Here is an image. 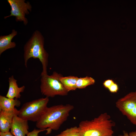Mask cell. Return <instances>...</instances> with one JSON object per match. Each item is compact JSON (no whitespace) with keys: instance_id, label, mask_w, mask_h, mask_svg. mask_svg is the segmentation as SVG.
I'll return each instance as SVG.
<instances>
[{"instance_id":"10","label":"cell","mask_w":136,"mask_h":136,"mask_svg":"<svg viewBox=\"0 0 136 136\" xmlns=\"http://www.w3.org/2000/svg\"><path fill=\"white\" fill-rule=\"evenodd\" d=\"M9 88L6 97L11 99L20 98L21 96L20 93L24 92L25 87L24 86L19 87L17 83V80L12 76L9 78Z\"/></svg>"},{"instance_id":"22","label":"cell","mask_w":136,"mask_h":136,"mask_svg":"<svg viewBox=\"0 0 136 136\" xmlns=\"http://www.w3.org/2000/svg\"><path fill=\"white\" fill-rule=\"evenodd\" d=\"M111 136H114V135H111Z\"/></svg>"},{"instance_id":"7","label":"cell","mask_w":136,"mask_h":136,"mask_svg":"<svg viewBox=\"0 0 136 136\" xmlns=\"http://www.w3.org/2000/svg\"><path fill=\"white\" fill-rule=\"evenodd\" d=\"M7 2L11 7L10 14L5 16L6 18L11 16L15 17L17 22H23L25 25L28 23L27 19L25 15L29 14V11L31 12L32 6L29 2H25V0H7Z\"/></svg>"},{"instance_id":"19","label":"cell","mask_w":136,"mask_h":136,"mask_svg":"<svg viewBox=\"0 0 136 136\" xmlns=\"http://www.w3.org/2000/svg\"><path fill=\"white\" fill-rule=\"evenodd\" d=\"M0 136H14L10 132L3 133L0 132Z\"/></svg>"},{"instance_id":"6","label":"cell","mask_w":136,"mask_h":136,"mask_svg":"<svg viewBox=\"0 0 136 136\" xmlns=\"http://www.w3.org/2000/svg\"><path fill=\"white\" fill-rule=\"evenodd\" d=\"M116 105L123 115L136 125V91L130 92L118 99Z\"/></svg>"},{"instance_id":"5","label":"cell","mask_w":136,"mask_h":136,"mask_svg":"<svg viewBox=\"0 0 136 136\" xmlns=\"http://www.w3.org/2000/svg\"><path fill=\"white\" fill-rule=\"evenodd\" d=\"M49 98H42L26 102L19 110L18 116L24 119L36 122L48 107Z\"/></svg>"},{"instance_id":"20","label":"cell","mask_w":136,"mask_h":136,"mask_svg":"<svg viewBox=\"0 0 136 136\" xmlns=\"http://www.w3.org/2000/svg\"><path fill=\"white\" fill-rule=\"evenodd\" d=\"M128 135L129 136H136V130L130 132Z\"/></svg>"},{"instance_id":"14","label":"cell","mask_w":136,"mask_h":136,"mask_svg":"<svg viewBox=\"0 0 136 136\" xmlns=\"http://www.w3.org/2000/svg\"><path fill=\"white\" fill-rule=\"evenodd\" d=\"M95 82V80L92 78L88 76L78 78L76 83L77 88L82 89L93 85Z\"/></svg>"},{"instance_id":"11","label":"cell","mask_w":136,"mask_h":136,"mask_svg":"<svg viewBox=\"0 0 136 136\" xmlns=\"http://www.w3.org/2000/svg\"><path fill=\"white\" fill-rule=\"evenodd\" d=\"M17 33V31L13 29L11 33L9 35L0 36V55L6 50L16 47V43L14 42H12V40Z\"/></svg>"},{"instance_id":"15","label":"cell","mask_w":136,"mask_h":136,"mask_svg":"<svg viewBox=\"0 0 136 136\" xmlns=\"http://www.w3.org/2000/svg\"><path fill=\"white\" fill-rule=\"evenodd\" d=\"M55 136H80L78 127L74 126L68 128Z\"/></svg>"},{"instance_id":"13","label":"cell","mask_w":136,"mask_h":136,"mask_svg":"<svg viewBox=\"0 0 136 136\" xmlns=\"http://www.w3.org/2000/svg\"><path fill=\"white\" fill-rule=\"evenodd\" d=\"M78 78V77L74 76L63 77L61 75L59 77V80L69 92L76 89V83Z\"/></svg>"},{"instance_id":"4","label":"cell","mask_w":136,"mask_h":136,"mask_svg":"<svg viewBox=\"0 0 136 136\" xmlns=\"http://www.w3.org/2000/svg\"><path fill=\"white\" fill-rule=\"evenodd\" d=\"M61 75L55 72L51 75L41 74L40 88L42 95L49 98L68 94L69 92L59 80Z\"/></svg>"},{"instance_id":"21","label":"cell","mask_w":136,"mask_h":136,"mask_svg":"<svg viewBox=\"0 0 136 136\" xmlns=\"http://www.w3.org/2000/svg\"><path fill=\"white\" fill-rule=\"evenodd\" d=\"M118 136H129L128 133L125 131H123V134L119 135Z\"/></svg>"},{"instance_id":"18","label":"cell","mask_w":136,"mask_h":136,"mask_svg":"<svg viewBox=\"0 0 136 136\" xmlns=\"http://www.w3.org/2000/svg\"><path fill=\"white\" fill-rule=\"evenodd\" d=\"M114 82L111 79H108L105 80L103 83V85L104 87L107 89Z\"/></svg>"},{"instance_id":"8","label":"cell","mask_w":136,"mask_h":136,"mask_svg":"<svg viewBox=\"0 0 136 136\" xmlns=\"http://www.w3.org/2000/svg\"><path fill=\"white\" fill-rule=\"evenodd\" d=\"M28 121L18 115H15L13 119L11 132L14 136H27L29 132Z\"/></svg>"},{"instance_id":"16","label":"cell","mask_w":136,"mask_h":136,"mask_svg":"<svg viewBox=\"0 0 136 136\" xmlns=\"http://www.w3.org/2000/svg\"><path fill=\"white\" fill-rule=\"evenodd\" d=\"M108 89L111 93H116L119 89V87L118 84L114 81Z\"/></svg>"},{"instance_id":"12","label":"cell","mask_w":136,"mask_h":136,"mask_svg":"<svg viewBox=\"0 0 136 136\" xmlns=\"http://www.w3.org/2000/svg\"><path fill=\"white\" fill-rule=\"evenodd\" d=\"M21 103L18 99H11L0 95V111H10L14 110L20 106Z\"/></svg>"},{"instance_id":"3","label":"cell","mask_w":136,"mask_h":136,"mask_svg":"<svg viewBox=\"0 0 136 136\" xmlns=\"http://www.w3.org/2000/svg\"><path fill=\"white\" fill-rule=\"evenodd\" d=\"M44 38L41 32L35 31L24 47V65L27 67L28 60L31 58H38L42 65L41 74H46L48 64L49 55L44 48Z\"/></svg>"},{"instance_id":"9","label":"cell","mask_w":136,"mask_h":136,"mask_svg":"<svg viewBox=\"0 0 136 136\" xmlns=\"http://www.w3.org/2000/svg\"><path fill=\"white\" fill-rule=\"evenodd\" d=\"M19 110L16 108L10 111L0 112V132H8L11 129L13 118L15 115H18Z\"/></svg>"},{"instance_id":"17","label":"cell","mask_w":136,"mask_h":136,"mask_svg":"<svg viewBox=\"0 0 136 136\" xmlns=\"http://www.w3.org/2000/svg\"><path fill=\"white\" fill-rule=\"evenodd\" d=\"M46 130L40 129H34L32 131L29 132L27 134V136H39V133L41 132Z\"/></svg>"},{"instance_id":"1","label":"cell","mask_w":136,"mask_h":136,"mask_svg":"<svg viewBox=\"0 0 136 136\" xmlns=\"http://www.w3.org/2000/svg\"><path fill=\"white\" fill-rule=\"evenodd\" d=\"M74 108V106L70 104L47 107L36 122V126L39 129L46 130L47 134H49L52 130H57L66 120Z\"/></svg>"},{"instance_id":"2","label":"cell","mask_w":136,"mask_h":136,"mask_svg":"<svg viewBox=\"0 0 136 136\" xmlns=\"http://www.w3.org/2000/svg\"><path fill=\"white\" fill-rule=\"evenodd\" d=\"M115 125L110 116L104 113L92 120L81 122L78 126L80 136H111Z\"/></svg>"}]
</instances>
